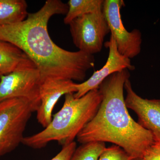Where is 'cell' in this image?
Masks as SVG:
<instances>
[{
  "label": "cell",
  "mask_w": 160,
  "mask_h": 160,
  "mask_svg": "<svg viewBox=\"0 0 160 160\" xmlns=\"http://www.w3.org/2000/svg\"><path fill=\"white\" fill-rule=\"evenodd\" d=\"M2 74H1V73H0V78H1V76H2Z\"/></svg>",
  "instance_id": "19"
},
{
  "label": "cell",
  "mask_w": 160,
  "mask_h": 160,
  "mask_svg": "<svg viewBox=\"0 0 160 160\" xmlns=\"http://www.w3.org/2000/svg\"><path fill=\"white\" fill-rule=\"evenodd\" d=\"M102 101L98 89L89 91L82 97L75 98L74 93L65 95L62 108L51 122L42 131L24 137L22 143L30 148L39 149L52 141L62 146H67L77 137L81 131L97 112Z\"/></svg>",
  "instance_id": "3"
},
{
  "label": "cell",
  "mask_w": 160,
  "mask_h": 160,
  "mask_svg": "<svg viewBox=\"0 0 160 160\" xmlns=\"http://www.w3.org/2000/svg\"><path fill=\"white\" fill-rule=\"evenodd\" d=\"M40 100L15 98L0 102V157L22 143L23 133Z\"/></svg>",
  "instance_id": "4"
},
{
  "label": "cell",
  "mask_w": 160,
  "mask_h": 160,
  "mask_svg": "<svg viewBox=\"0 0 160 160\" xmlns=\"http://www.w3.org/2000/svg\"><path fill=\"white\" fill-rule=\"evenodd\" d=\"M124 6L122 0H105L102 12L119 52L131 59L141 52L142 34L139 29L129 32L125 28L121 14V8Z\"/></svg>",
  "instance_id": "6"
},
{
  "label": "cell",
  "mask_w": 160,
  "mask_h": 160,
  "mask_svg": "<svg viewBox=\"0 0 160 160\" xmlns=\"http://www.w3.org/2000/svg\"><path fill=\"white\" fill-rule=\"evenodd\" d=\"M106 148L105 142H92L82 144L76 149L70 160H98Z\"/></svg>",
  "instance_id": "14"
},
{
  "label": "cell",
  "mask_w": 160,
  "mask_h": 160,
  "mask_svg": "<svg viewBox=\"0 0 160 160\" xmlns=\"http://www.w3.org/2000/svg\"><path fill=\"white\" fill-rule=\"evenodd\" d=\"M98 160H132L126 151L120 146L112 145L105 148Z\"/></svg>",
  "instance_id": "15"
},
{
  "label": "cell",
  "mask_w": 160,
  "mask_h": 160,
  "mask_svg": "<svg viewBox=\"0 0 160 160\" xmlns=\"http://www.w3.org/2000/svg\"><path fill=\"white\" fill-rule=\"evenodd\" d=\"M67 4L60 0H48L39 11L28 13L26 19L0 26V40L17 46L25 52L40 71L42 81L49 78L82 82L94 66L93 55L67 51L53 42L48 24L56 14H66Z\"/></svg>",
  "instance_id": "1"
},
{
  "label": "cell",
  "mask_w": 160,
  "mask_h": 160,
  "mask_svg": "<svg viewBox=\"0 0 160 160\" xmlns=\"http://www.w3.org/2000/svg\"><path fill=\"white\" fill-rule=\"evenodd\" d=\"M27 55L11 43L0 40V73L9 74L18 70L36 68Z\"/></svg>",
  "instance_id": "11"
},
{
  "label": "cell",
  "mask_w": 160,
  "mask_h": 160,
  "mask_svg": "<svg viewBox=\"0 0 160 160\" xmlns=\"http://www.w3.org/2000/svg\"><path fill=\"white\" fill-rule=\"evenodd\" d=\"M132 160H144L143 158H137L132 159Z\"/></svg>",
  "instance_id": "18"
},
{
  "label": "cell",
  "mask_w": 160,
  "mask_h": 160,
  "mask_svg": "<svg viewBox=\"0 0 160 160\" xmlns=\"http://www.w3.org/2000/svg\"><path fill=\"white\" fill-rule=\"evenodd\" d=\"M105 46L109 49V56L104 66L93 72L91 77L83 82L76 83L77 92L74 93L75 98H80L89 91L98 89L103 81L115 72L122 71L125 69L133 70L135 67L132 65L131 59L124 56L119 52L115 41L110 35L108 42Z\"/></svg>",
  "instance_id": "9"
},
{
  "label": "cell",
  "mask_w": 160,
  "mask_h": 160,
  "mask_svg": "<svg viewBox=\"0 0 160 160\" xmlns=\"http://www.w3.org/2000/svg\"><path fill=\"white\" fill-rule=\"evenodd\" d=\"M69 25L75 46L92 55L101 51L105 38L110 32L102 10L77 18Z\"/></svg>",
  "instance_id": "5"
},
{
  "label": "cell",
  "mask_w": 160,
  "mask_h": 160,
  "mask_svg": "<svg viewBox=\"0 0 160 160\" xmlns=\"http://www.w3.org/2000/svg\"><path fill=\"white\" fill-rule=\"evenodd\" d=\"M76 147V142L75 141L67 146H63L61 151L50 160H70Z\"/></svg>",
  "instance_id": "16"
},
{
  "label": "cell",
  "mask_w": 160,
  "mask_h": 160,
  "mask_svg": "<svg viewBox=\"0 0 160 160\" xmlns=\"http://www.w3.org/2000/svg\"><path fill=\"white\" fill-rule=\"evenodd\" d=\"M27 8L25 0H0V26L24 21L28 16Z\"/></svg>",
  "instance_id": "12"
},
{
  "label": "cell",
  "mask_w": 160,
  "mask_h": 160,
  "mask_svg": "<svg viewBox=\"0 0 160 160\" xmlns=\"http://www.w3.org/2000/svg\"><path fill=\"white\" fill-rule=\"evenodd\" d=\"M130 76L129 70L125 69L109 76L100 85L101 105L78 135V142L112 143L124 149L132 159L142 158L154 141L151 132L136 122L127 109L124 85Z\"/></svg>",
  "instance_id": "2"
},
{
  "label": "cell",
  "mask_w": 160,
  "mask_h": 160,
  "mask_svg": "<svg viewBox=\"0 0 160 160\" xmlns=\"http://www.w3.org/2000/svg\"><path fill=\"white\" fill-rule=\"evenodd\" d=\"M41 82V74L37 67L2 75L0 78V102L15 98L40 100Z\"/></svg>",
  "instance_id": "7"
},
{
  "label": "cell",
  "mask_w": 160,
  "mask_h": 160,
  "mask_svg": "<svg viewBox=\"0 0 160 160\" xmlns=\"http://www.w3.org/2000/svg\"><path fill=\"white\" fill-rule=\"evenodd\" d=\"M144 160H160V142H154L143 156Z\"/></svg>",
  "instance_id": "17"
},
{
  "label": "cell",
  "mask_w": 160,
  "mask_h": 160,
  "mask_svg": "<svg viewBox=\"0 0 160 160\" xmlns=\"http://www.w3.org/2000/svg\"><path fill=\"white\" fill-rule=\"evenodd\" d=\"M124 89L126 92V107L136 113L137 122L151 132L154 142H160V99L141 97L133 90L129 79L125 82Z\"/></svg>",
  "instance_id": "8"
},
{
  "label": "cell",
  "mask_w": 160,
  "mask_h": 160,
  "mask_svg": "<svg viewBox=\"0 0 160 160\" xmlns=\"http://www.w3.org/2000/svg\"><path fill=\"white\" fill-rule=\"evenodd\" d=\"M104 0H69L68 10L64 19L65 24L84 15L94 13L102 10Z\"/></svg>",
  "instance_id": "13"
},
{
  "label": "cell",
  "mask_w": 160,
  "mask_h": 160,
  "mask_svg": "<svg viewBox=\"0 0 160 160\" xmlns=\"http://www.w3.org/2000/svg\"><path fill=\"white\" fill-rule=\"evenodd\" d=\"M76 83L71 80L49 78L42 81L39 89L41 104L37 111L38 122L46 128L52 120L56 104L64 95L75 93Z\"/></svg>",
  "instance_id": "10"
}]
</instances>
